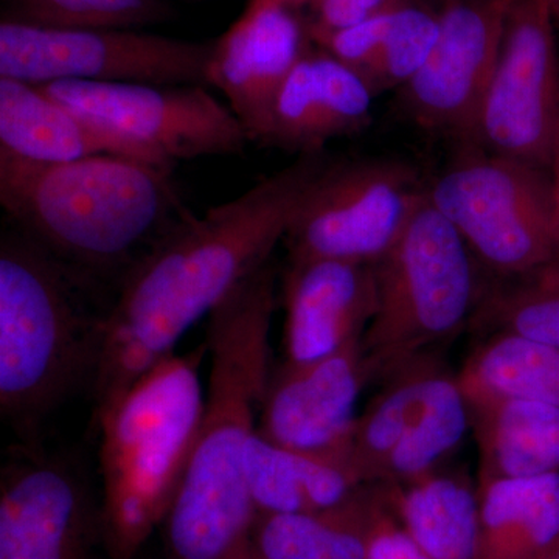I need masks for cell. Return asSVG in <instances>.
I'll list each match as a JSON object with an SVG mask.
<instances>
[{"mask_svg":"<svg viewBox=\"0 0 559 559\" xmlns=\"http://www.w3.org/2000/svg\"><path fill=\"white\" fill-rule=\"evenodd\" d=\"M425 2H428L429 5L436 7V9H439L441 3L444 2V0H425Z\"/></svg>","mask_w":559,"mask_h":559,"instance_id":"8d00e7d4","label":"cell"},{"mask_svg":"<svg viewBox=\"0 0 559 559\" xmlns=\"http://www.w3.org/2000/svg\"><path fill=\"white\" fill-rule=\"evenodd\" d=\"M17 227L0 238V414L20 443L94 384L114 297Z\"/></svg>","mask_w":559,"mask_h":559,"instance_id":"3957f363","label":"cell"},{"mask_svg":"<svg viewBox=\"0 0 559 559\" xmlns=\"http://www.w3.org/2000/svg\"><path fill=\"white\" fill-rule=\"evenodd\" d=\"M0 156L35 164L117 156L165 171L175 168L138 143L53 100L40 87L10 79H0Z\"/></svg>","mask_w":559,"mask_h":559,"instance_id":"ac0fdd59","label":"cell"},{"mask_svg":"<svg viewBox=\"0 0 559 559\" xmlns=\"http://www.w3.org/2000/svg\"><path fill=\"white\" fill-rule=\"evenodd\" d=\"M426 193L419 173L406 162L331 160L283 238L288 263H377L399 240Z\"/></svg>","mask_w":559,"mask_h":559,"instance_id":"9c48e42d","label":"cell"},{"mask_svg":"<svg viewBox=\"0 0 559 559\" xmlns=\"http://www.w3.org/2000/svg\"><path fill=\"white\" fill-rule=\"evenodd\" d=\"M370 380L362 340L311 362H282L272 369L257 432L280 447L348 463L359 396Z\"/></svg>","mask_w":559,"mask_h":559,"instance_id":"5bb4252c","label":"cell"},{"mask_svg":"<svg viewBox=\"0 0 559 559\" xmlns=\"http://www.w3.org/2000/svg\"><path fill=\"white\" fill-rule=\"evenodd\" d=\"M311 44L297 11L274 0H249L213 43L207 84L226 97L249 142L263 140L280 87Z\"/></svg>","mask_w":559,"mask_h":559,"instance_id":"9a60e30c","label":"cell"},{"mask_svg":"<svg viewBox=\"0 0 559 559\" xmlns=\"http://www.w3.org/2000/svg\"><path fill=\"white\" fill-rule=\"evenodd\" d=\"M460 382L543 401L559 409V348L492 333L474 349L459 373Z\"/></svg>","mask_w":559,"mask_h":559,"instance_id":"4316f807","label":"cell"},{"mask_svg":"<svg viewBox=\"0 0 559 559\" xmlns=\"http://www.w3.org/2000/svg\"><path fill=\"white\" fill-rule=\"evenodd\" d=\"M5 21L50 28L135 31L168 20L165 0H9Z\"/></svg>","mask_w":559,"mask_h":559,"instance_id":"f1b7e54d","label":"cell"},{"mask_svg":"<svg viewBox=\"0 0 559 559\" xmlns=\"http://www.w3.org/2000/svg\"><path fill=\"white\" fill-rule=\"evenodd\" d=\"M213 43L138 31L0 24V79L46 86L58 81L209 86Z\"/></svg>","mask_w":559,"mask_h":559,"instance_id":"ba28073f","label":"cell"},{"mask_svg":"<svg viewBox=\"0 0 559 559\" xmlns=\"http://www.w3.org/2000/svg\"><path fill=\"white\" fill-rule=\"evenodd\" d=\"M373 100L358 73L312 43L280 87L261 145L323 153L331 140L370 127Z\"/></svg>","mask_w":559,"mask_h":559,"instance_id":"e0dca14e","label":"cell"},{"mask_svg":"<svg viewBox=\"0 0 559 559\" xmlns=\"http://www.w3.org/2000/svg\"><path fill=\"white\" fill-rule=\"evenodd\" d=\"M105 547L98 502L79 463L20 443L0 471V559H94Z\"/></svg>","mask_w":559,"mask_h":559,"instance_id":"7c38bea8","label":"cell"},{"mask_svg":"<svg viewBox=\"0 0 559 559\" xmlns=\"http://www.w3.org/2000/svg\"><path fill=\"white\" fill-rule=\"evenodd\" d=\"M513 0H444L425 64L400 91L421 130L473 145L477 116L498 62Z\"/></svg>","mask_w":559,"mask_h":559,"instance_id":"4fadbf2b","label":"cell"},{"mask_svg":"<svg viewBox=\"0 0 559 559\" xmlns=\"http://www.w3.org/2000/svg\"><path fill=\"white\" fill-rule=\"evenodd\" d=\"M473 323L488 334H514L559 348L558 267L547 264L521 277H492L485 283Z\"/></svg>","mask_w":559,"mask_h":559,"instance_id":"83f0119b","label":"cell"},{"mask_svg":"<svg viewBox=\"0 0 559 559\" xmlns=\"http://www.w3.org/2000/svg\"><path fill=\"white\" fill-rule=\"evenodd\" d=\"M38 87L170 165L198 157L237 156L249 143L229 106L198 84L58 81Z\"/></svg>","mask_w":559,"mask_h":559,"instance_id":"30bf717a","label":"cell"},{"mask_svg":"<svg viewBox=\"0 0 559 559\" xmlns=\"http://www.w3.org/2000/svg\"><path fill=\"white\" fill-rule=\"evenodd\" d=\"M557 22L540 0H513L474 146L550 168L559 123Z\"/></svg>","mask_w":559,"mask_h":559,"instance_id":"8fae6325","label":"cell"},{"mask_svg":"<svg viewBox=\"0 0 559 559\" xmlns=\"http://www.w3.org/2000/svg\"><path fill=\"white\" fill-rule=\"evenodd\" d=\"M437 35L439 9L414 0L340 31L310 33V38L358 73L377 97L400 92L409 83L429 57Z\"/></svg>","mask_w":559,"mask_h":559,"instance_id":"ffe728a7","label":"cell"},{"mask_svg":"<svg viewBox=\"0 0 559 559\" xmlns=\"http://www.w3.org/2000/svg\"><path fill=\"white\" fill-rule=\"evenodd\" d=\"M274 2L282 3V5L288 7L290 10L299 11L300 9H304V7L311 9L314 0H274Z\"/></svg>","mask_w":559,"mask_h":559,"instance_id":"836d02e7","label":"cell"},{"mask_svg":"<svg viewBox=\"0 0 559 559\" xmlns=\"http://www.w3.org/2000/svg\"><path fill=\"white\" fill-rule=\"evenodd\" d=\"M437 353L404 364L384 378L381 392L360 412L349 444L348 465L359 485H378L388 460L425 406L443 369Z\"/></svg>","mask_w":559,"mask_h":559,"instance_id":"d4e9b609","label":"cell"},{"mask_svg":"<svg viewBox=\"0 0 559 559\" xmlns=\"http://www.w3.org/2000/svg\"><path fill=\"white\" fill-rule=\"evenodd\" d=\"M0 202L17 229L117 288L178 207L170 171L117 156L62 164L0 156Z\"/></svg>","mask_w":559,"mask_h":559,"instance_id":"277c9868","label":"cell"},{"mask_svg":"<svg viewBox=\"0 0 559 559\" xmlns=\"http://www.w3.org/2000/svg\"><path fill=\"white\" fill-rule=\"evenodd\" d=\"M380 499V485H364L330 509L259 514L250 543L260 559H364Z\"/></svg>","mask_w":559,"mask_h":559,"instance_id":"603a6c76","label":"cell"},{"mask_svg":"<svg viewBox=\"0 0 559 559\" xmlns=\"http://www.w3.org/2000/svg\"><path fill=\"white\" fill-rule=\"evenodd\" d=\"M479 558L546 559L559 544V473L477 484Z\"/></svg>","mask_w":559,"mask_h":559,"instance_id":"7402d4cb","label":"cell"},{"mask_svg":"<svg viewBox=\"0 0 559 559\" xmlns=\"http://www.w3.org/2000/svg\"><path fill=\"white\" fill-rule=\"evenodd\" d=\"M330 162L325 153L299 156L241 197L202 216H182L154 242L121 280L106 316L91 388L94 417L270 263Z\"/></svg>","mask_w":559,"mask_h":559,"instance_id":"6da1fadb","label":"cell"},{"mask_svg":"<svg viewBox=\"0 0 559 559\" xmlns=\"http://www.w3.org/2000/svg\"><path fill=\"white\" fill-rule=\"evenodd\" d=\"M381 487V499L371 524L364 559H428L404 527L390 503L388 491Z\"/></svg>","mask_w":559,"mask_h":559,"instance_id":"f546056e","label":"cell"},{"mask_svg":"<svg viewBox=\"0 0 559 559\" xmlns=\"http://www.w3.org/2000/svg\"><path fill=\"white\" fill-rule=\"evenodd\" d=\"M230 559H260L257 551L253 550L252 543H250V538L245 540L240 547H238L237 551L231 555Z\"/></svg>","mask_w":559,"mask_h":559,"instance_id":"d6a6232c","label":"cell"},{"mask_svg":"<svg viewBox=\"0 0 559 559\" xmlns=\"http://www.w3.org/2000/svg\"><path fill=\"white\" fill-rule=\"evenodd\" d=\"M277 283L271 260L209 316L204 406L189 465L162 524L167 559H230L250 538L257 513L245 459L272 373Z\"/></svg>","mask_w":559,"mask_h":559,"instance_id":"7a4b0ae2","label":"cell"},{"mask_svg":"<svg viewBox=\"0 0 559 559\" xmlns=\"http://www.w3.org/2000/svg\"><path fill=\"white\" fill-rule=\"evenodd\" d=\"M426 197L492 277H521L554 261V189L547 168L466 145Z\"/></svg>","mask_w":559,"mask_h":559,"instance_id":"52a82bcc","label":"cell"},{"mask_svg":"<svg viewBox=\"0 0 559 559\" xmlns=\"http://www.w3.org/2000/svg\"><path fill=\"white\" fill-rule=\"evenodd\" d=\"M465 240L426 200L374 263L377 312L362 336L371 380L437 353L473 323L485 283Z\"/></svg>","mask_w":559,"mask_h":559,"instance_id":"8992f818","label":"cell"},{"mask_svg":"<svg viewBox=\"0 0 559 559\" xmlns=\"http://www.w3.org/2000/svg\"><path fill=\"white\" fill-rule=\"evenodd\" d=\"M245 473L257 516L330 509L362 487L345 460L289 450L259 432L246 450Z\"/></svg>","mask_w":559,"mask_h":559,"instance_id":"44dd1931","label":"cell"},{"mask_svg":"<svg viewBox=\"0 0 559 559\" xmlns=\"http://www.w3.org/2000/svg\"><path fill=\"white\" fill-rule=\"evenodd\" d=\"M551 189H554L555 205V257L550 264L559 270V123L557 138H555L554 153L550 160Z\"/></svg>","mask_w":559,"mask_h":559,"instance_id":"1f68e13d","label":"cell"},{"mask_svg":"<svg viewBox=\"0 0 559 559\" xmlns=\"http://www.w3.org/2000/svg\"><path fill=\"white\" fill-rule=\"evenodd\" d=\"M414 0H314L310 33L340 31Z\"/></svg>","mask_w":559,"mask_h":559,"instance_id":"4dcf8cb0","label":"cell"},{"mask_svg":"<svg viewBox=\"0 0 559 559\" xmlns=\"http://www.w3.org/2000/svg\"><path fill=\"white\" fill-rule=\"evenodd\" d=\"M390 503L428 559L479 558L477 485L455 473L388 487Z\"/></svg>","mask_w":559,"mask_h":559,"instance_id":"cb8c5ba5","label":"cell"},{"mask_svg":"<svg viewBox=\"0 0 559 559\" xmlns=\"http://www.w3.org/2000/svg\"><path fill=\"white\" fill-rule=\"evenodd\" d=\"M549 9L551 16L559 27V0H540Z\"/></svg>","mask_w":559,"mask_h":559,"instance_id":"e575fe53","label":"cell"},{"mask_svg":"<svg viewBox=\"0 0 559 559\" xmlns=\"http://www.w3.org/2000/svg\"><path fill=\"white\" fill-rule=\"evenodd\" d=\"M546 559H559V544L555 547L554 551Z\"/></svg>","mask_w":559,"mask_h":559,"instance_id":"d590c367","label":"cell"},{"mask_svg":"<svg viewBox=\"0 0 559 559\" xmlns=\"http://www.w3.org/2000/svg\"><path fill=\"white\" fill-rule=\"evenodd\" d=\"M283 362L325 358L362 340L377 312L374 264L311 260L286 264Z\"/></svg>","mask_w":559,"mask_h":559,"instance_id":"2e32d148","label":"cell"},{"mask_svg":"<svg viewBox=\"0 0 559 559\" xmlns=\"http://www.w3.org/2000/svg\"><path fill=\"white\" fill-rule=\"evenodd\" d=\"M204 352L173 353L95 417L108 559H134L178 495L204 406Z\"/></svg>","mask_w":559,"mask_h":559,"instance_id":"5b68a950","label":"cell"},{"mask_svg":"<svg viewBox=\"0 0 559 559\" xmlns=\"http://www.w3.org/2000/svg\"><path fill=\"white\" fill-rule=\"evenodd\" d=\"M471 429L468 400L459 373L440 370L425 406L392 452L378 485L401 487L437 473Z\"/></svg>","mask_w":559,"mask_h":559,"instance_id":"484cf974","label":"cell"},{"mask_svg":"<svg viewBox=\"0 0 559 559\" xmlns=\"http://www.w3.org/2000/svg\"><path fill=\"white\" fill-rule=\"evenodd\" d=\"M462 388L479 451L477 484L559 473L558 407L474 385Z\"/></svg>","mask_w":559,"mask_h":559,"instance_id":"d6986e66","label":"cell"}]
</instances>
